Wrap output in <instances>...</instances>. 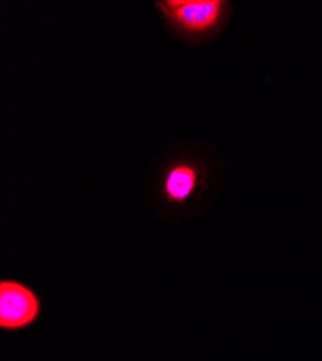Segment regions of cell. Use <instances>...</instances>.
Wrapping results in <instances>:
<instances>
[{
    "mask_svg": "<svg viewBox=\"0 0 322 361\" xmlns=\"http://www.w3.org/2000/svg\"><path fill=\"white\" fill-rule=\"evenodd\" d=\"M224 5L221 0H162L156 4L165 19L188 35H202L216 27Z\"/></svg>",
    "mask_w": 322,
    "mask_h": 361,
    "instance_id": "6da1fadb",
    "label": "cell"
},
{
    "mask_svg": "<svg viewBox=\"0 0 322 361\" xmlns=\"http://www.w3.org/2000/svg\"><path fill=\"white\" fill-rule=\"evenodd\" d=\"M41 311V299L32 288L12 279L0 282V328L4 331L29 328L38 321Z\"/></svg>",
    "mask_w": 322,
    "mask_h": 361,
    "instance_id": "7a4b0ae2",
    "label": "cell"
},
{
    "mask_svg": "<svg viewBox=\"0 0 322 361\" xmlns=\"http://www.w3.org/2000/svg\"><path fill=\"white\" fill-rule=\"evenodd\" d=\"M201 180L202 175L197 164L191 161L175 162L163 173L162 197L172 205H185L194 198Z\"/></svg>",
    "mask_w": 322,
    "mask_h": 361,
    "instance_id": "3957f363",
    "label": "cell"
}]
</instances>
